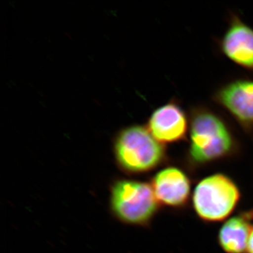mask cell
<instances>
[{"mask_svg": "<svg viewBox=\"0 0 253 253\" xmlns=\"http://www.w3.org/2000/svg\"><path fill=\"white\" fill-rule=\"evenodd\" d=\"M220 48L232 62L253 71V29L238 16L231 18L221 39Z\"/></svg>", "mask_w": 253, "mask_h": 253, "instance_id": "7", "label": "cell"}, {"mask_svg": "<svg viewBox=\"0 0 253 253\" xmlns=\"http://www.w3.org/2000/svg\"><path fill=\"white\" fill-rule=\"evenodd\" d=\"M190 139V157L197 163L224 157L234 146V136L224 121L216 113L201 108L191 116Z\"/></svg>", "mask_w": 253, "mask_h": 253, "instance_id": "2", "label": "cell"}, {"mask_svg": "<svg viewBox=\"0 0 253 253\" xmlns=\"http://www.w3.org/2000/svg\"><path fill=\"white\" fill-rule=\"evenodd\" d=\"M247 251L249 253H253V228L251 231L249 241H248Z\"/></svg>", "mask_w": 253, "mask_h": 253, "instance_id": "10", "label": "cell"}, {"mask_svg": "<svg viewBox=\"0 0 253 253\" xmlns=\"http://www.w3.org/2000/svg\"><path fill=\"white\" fill-rule=\"evenodd\" d=\"M240 199L239 190L229 177L217 174L200 181L195 189L193 202L201 219L221 221L234 211Z\"/></svg>", "mask_w": 253, "mask_h": 253, "instance_id": "4", "label": "cell"}, {"mask_svg": "<svg viewBox=\"0 0 253 253\" xmlns=\"http://www.w3.org/2000/svg\"><path fill=\"white\" fill-rule=\"evenodd\" d=\"M146 126L155 139L161 144L184 140L189 129L185 112L174 101L155 110Z\"/></svg>", "mask_w": 253, "mask_h": 253, "instance_id": "6", "label": "cell"}, {"mask_svg": "<svg viewBox=\"0 0 253 253\" xmlns=\"http://www.w3.org/2000/svg\"><path fill=\"white\" fill-rule=\"evenodd\" d=\"M113 152L118 166L129 173L148 172L166 157L163 144L156 140L147 126L131 125L118 131Z\"/></svg>", "mask_w": 253, "mask_h": 253, "instance_id": "1", "label": "cell"}, {"mask_svg": "<svg viewBox=\"0 0 253 253\" xmlns=\"http://www.w3.org/2000/svg\"><path fill=\"white\" fill-rule=\"evenodd\" d=\"M214 99L243 127L253 128V80L239 79L221 86Z\"/></svg>", "mask_w": 253, "mask_h": 253, "instance_id": "5", "label": "cell"}, {"mask_svg": "<svg viewBox=\"0 0 253 253\" xmlns=\"http://www.w3.org/2000/svg\"><path fill=\"white\" fill-rule=\"evenodd\" d=\"M249 214L231 218L221 226L219 234L221 247L227 253H244L252 230Z\"/></svg>", "mask_w": 253, "mask_h": 253, "instance_id": "9", "label": "cell"}, {"mask_svg": "<svg viewBox=\"0 0 253 253\" xmlns=\"http://www.w3.org/2000/svg\"><path fill=\"white\" fill-rule=\"evenodd\" d=\"M152 188L158 202L172 207L182 206L189 199L190 182L181 169L168 168L155 176Z\"/></svg>", "mask_w": 253, "mask_h": 253, "instance_id": "8", "label": "cell"}, {"mask_svg": "<svg viewBox=\"0 0 253 253\" xmlns=\"http://www.w3.org/2000/svg\"><path fill=\"white\" fill-rule=\"evenodd\" d=\"M158 202L152 186L141 181H118L111 190L113 212L127 224H146L157 211Z\"/></svg>", "mask_w": 253, "mask_h": 253, "instance_id": "3", "label": "cell"}]
</instances>
